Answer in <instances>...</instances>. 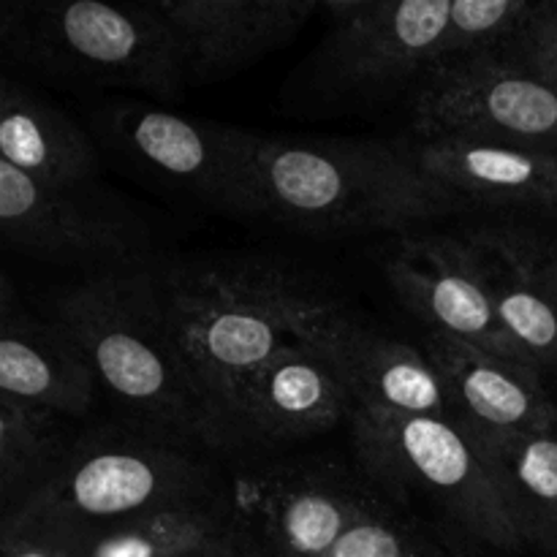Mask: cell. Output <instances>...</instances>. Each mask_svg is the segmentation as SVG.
Masks as SVG:
<instances>
[{"label":"cell","mask_w":557,"mask_h":557,"mask_svg":"<svg viewBox=\"0 0 557 557\" xmlns=\"http://www.w3.org/2000/svg\"><path fill=\"white\" fill-rule=\"evenodd\" d=\"M54 319L74 332L134 430L183 449L232 446L172 330L150 261L60 292Z\"/></svg>","instance_id":"obj_1"},{"label":"cell","mask_w":557,"mask_h":557,"mask_svg":"<svg viewBox=\"0 0 557 557\" xmlns=\"http://www.w3.org/2000/svg\"><path fill=\"white\" fill-rule=\"evenodd\" d=\"M152 275L232 446L234 400L245 381L341 308L292 272L256 261H169L152 264Z\"/></svg>","instance_id":"obj_2"},{"label":"cell","mask_w":557,"mask_h":557,"mask_svg":"<svg viewBox=\"0 0 557 557\" xmlns=\"http://www.w3.org/2000/svg\"><path fill=\"white\" fill-rule=\"evenodd\" d=\"M261 215L302 232H403L471 207L400 141H297L259 136Z\"/></svg>","instance_id":"obj_3"},{"label":"cell","mask_w":557,"mask_h":557,"mask_svg":"<svg viewBox=\"0 0 557 557\" xmlns=\"http://www.w3.org/2000/svg\"><path fill=\"white\" fill-rule=\"evenodd\" d=\"M0 41L11 58L54 79L125 87L156 98H180L188 87L172 33L150 3L5 5Z\"/></svg>","instance_id":"obj_4"},{"label":"cell","mask_w":557,"mask_h":557,"mask_svg":"<svg viewBox=\"0 0 557 557\" xmlns=\"http://www.w3.org/2000/svg\"><path fill=\"white\" fill-rule=\"evenodd\" d=\"M207 493V471L188 449L141 430H103L74 441L52 479L3 525L85 533Z\"/></svg>","instance_id":"obj_5"},{"label":"cell","mask_w":557,"mask_h":557,"mask_svg":"<svg viewBox=\"0 0 557 557\" xmlns=\"http://www.w3.org/2000/svg\"><path fill=\"white\" fill-rule=\"evenodd\" d=\"M351 424L359 466L370 479L386 490L424 495L479 544L522 547L493 462L460 422L357 408Z\"/></svg>","instance_id":"obj_6"},{"label":"cell","mask_w":557,"mask_h":557,"mask_svg":"<svg viewBox=\"0 0 557 557\" xmlns=\"http://www.w3.org/2000/svg\"><path fill=\"white\" fill-rule=\"evenodd\" d=\"M96 128L120 158L156 183L188 194L212 210L261 218L256 134L145 103L101 107Z\"/></svg>","instance_id":"obj_7"},{"label":"cell","mask_w":557,"mask_h":557,"mask_svg":"<svg viewBox=\"0 0 557 557\" xmlns=\"http://www.w3.org/2000/svg\"><path fill=\"white\" fill-rule=\"evenodd\" d=\"M413 87V136H473L557 152V85L506 54L455 60Z\"/></svg>","instance_id":"obj_8"},{"label":"cell","mask_w":557,"mask_h":557,"mask_svg":"<svg viewBox=\"0 0 557 557\" xmlns=\"http://www.w3.org/2000/svg\"><path fill=\"white\" fill-rule=\"evenodd\" d=\"M326 82L346 90L419 85L430 71L460 60L455 0H324Z\"/></svg>","instance_id":"obj_9"},{"label":"cell","mask_w":557,"mask_h":557,"mask_svg":"<svg viewBox=\"0 0 557 557\" xmlns=\"http://www.w3.org/2000/svg\"><path fill=\"white\" fill-rule=\"evenodd\" d=\"M0 228L5 243L58 264H147L145 232L87 188H47L0 161Z\"/></svg>","instance_id":"obj_10"},{"label":"cell","mask_w":557,"mask_h":557,"mask_svg":"<svg viewBox=\"0 0 557 557\" xmlns=\"http://www.w3.org/2000/svg\"><path fill=\"white\" fill-rule=\"evenodd\" d=\"M386 281L430 332H444L482 351L528 364L495 315L466 234L406 237L386 259Z\"/></svg>","instance_id":"obj_11"},{"label":"cell","mask_w":557,"mask_h":557,"mask_svg":"<svg viewBox=\"0 0 557 557\" xmlns=\"http://www.w3.org/2000/svg\"><path fill=\"white\" fill-rule=\"evenodd\" d=\"M424 354L444 379L455 422L482 446H504L557 430V408L536 368L444 332L424 337Z\"/></svg>","instance_id":"obj_12"},{"label":"cell","mask_w":557,"mask_h":557,"mask_svg":"<svg viewBox=\"0 0 557 557\" xmlns=\"http://www.w3.org/2000/svg\"><path fill=\"white\" fill-rule=\"evenodd\" d=\"M180 52L185 82L223 79L286 47L324 0H150Z\"/></svg>","instance_id":"obj_13"},{"label":"cell","mask_w":557,"mask_h":557,"mask_svg":"<svg viewBox=\"0 0 557 557\" xmlns=\"http://www.w3.org/2000/svg\"><path fill=\"white\" fill-rule=\"evenodd\" d=\"M495 315L539 373L557 368V239L525 226L466 234Z\"/></svg>","instance_id":"obj_14"},{"label":"cell","mask_w":557,"mask_h":557,"mask_svg":"<svg viewBox=\"0 0 557 557\" xmlns=\"http://www.w3.org/2000/svg\"><path fill=\"white\" fill-rule=\"evenodd\" d=\"M302 346L315 348L335 364L354 406L362 411L455 419L444 379L424 348L379 335L343 308L313 326Z\"/></svg>","instance_id":"obj_15"},{"label":"cell","mask_w":557,"mask_h":557,"mask_svg":"<svg viewBox=\"0 0 557 557\" xmlns=\"http://www.w3.org/2000/svg\"><path fill=\"white\" fill-rule=\"evenodd\" d=\"M357 406L335 364L315 348L277 354L250 375L234 400V433L243 441H294L335 428Z\"/></svg>","instance_id":"obj_16"},{"label":"cell","mask_w":557,"mask_h":557,"mask_svg":"<svg viewBox=\"0 0 557 557\" xmlns=\"http://www.w3.org/2000/svg\"><path fill=\"white\" fill-rule=\"evenodd\" d=\"M413 161L468 207L557 210V152L473 136H408Z\"/></svg>","instance_id":"obj_17"},{"label":"cell","mask_w":557,"mask_h":557,"mask_svg":"<svg viewBox=\"0 0 557 557\" xmlns=\"http://www.w3.org/2000/svg\"><path fill=\"white\" fill-rule=\"evenodd\" d=\"M0 313V395L63 419L85 417L98 379L74 332L58 319L44 321L16 308L9 281H3Z\"/></svg>","instance_id":"obj_18"},{"label":"cell","mask_w":557,"mask_h":557,"mask_svg":"<svg viewBox=\"0 0 557 557\" xmlns=\"http://www.w3.org/2000/svg\"><path fill=\"white\" fill-rule=\"evenodd\" d=\"M0 161L47 188H87L98 172L87 131L11 79L0 82Z\"/></svg>","instance_id":"obj_19"},{"label":"cell","mask_w":557,"mask_h":557,"mask_svg":"<svg viewBox=\"0 0 557 557\" xmlns=\"http://www.w3.org/2000/svg\"><path fill=\"white\" fill-rule=\"evenodd\" d=\"M234 525L212 495H199L85 533L79 557H199Z\"/></svg>","instance_id":"obj_20"},{"label":"cell","mask_w":557,"mask_h":557,"mask_svg":"<svg viewBox=\"0 0 557 557\" xmlns=\"http://www.w3.org/2000/svg\"><path fill=\"white\" fill-rule=\"evenodd\" d=\"M359 495L324 479H297L261 500V539L275 557H330L354 522Z\"/></svg>","instance_id":"obj_21"},{"label":"cell","mask_w":557,"mask_h":557,"mask_svg":"<svg viewBox=\"0 0 557 557\" xmlns=\"http://www.w3.org/2000/svg\"><path fill=\"white\" fill-rule=\"evenodd\" d=\"M482 449L522 547L557 557V430Z\"/></svg>","instance_id":"obj_22"},{"label":"cell","mask_w":557,"mask_h":557,"mask_svg":"<svg viewBox=\"0 0 557 557\" xmlns=\"http://www.w3.org/2000/svg\"><path fill=\"white\" fill-rule=\"evenodd\" d=\"M74 441L65 435L63 417L16 400V397L0 395V504H3V517L14 515L58 473Z\"/></svg>","instance_id":"obj_23"},{"label":"cell","mask_w":557,"mask_h":557,"mask_svg":"<svg viewBox=\"0 0 557 557\" xmlns=\"http://www.w3.org/2000/svg\"><path fill=\"white\" fill-rule=\"evenodd\" d=\"M330 557H446L433 542L413 531L408 522L395 520L379 506L359 500L348 531L335 544Z\"/></svg>","instance_id":"obj_24"},{"label":"cell","mask_w":557,"mask_h":557,"mask_svg":"<svg viewBox=\"0 0 557 557\" xmlns=\"http://www.w3.org/2000/svg\"><path fill=\"white\" fill-rule=\"evenodd\" d=\"M500 54L557 85V0L536 3L533 14Z\"/></svg>","instance_id":"obj_25"},{"label":"cell","mask_w":557,"mask_h":557,"mask_svg":"<svg viewBox=\"0 0 557 557\" xmlns=\"http://www.w3.org/2000/svg\"><path fill=\"white\" fill-rule=\"evenodd\" d=\"M82 536L60 528L3 525L0 553L3 557H79Z\"/></svg>","instance_id":"obj_26"},{"label":"cell","mask_w":557,"mask_h":557,"mask_svg":"<svg viewBox=\"0 0 557 557\" xmlns=\"http://www.w3.org/2000/svg\"><path fill=\"white\" fill-rule=\"evenodd\" d=\"M205 557H275L261 536H253L245 528L234 525L221 544L210 549Z\"/></svg>","instance_id":"obj_27"},{"label":"cell","mask_w":557,"mask_h":557,"mask_svg":"<svg viewBox=\"0 0 557 557\" xmlns=\"http://www.w3.org/2000/svg\"><path fill=\"white\" fill-rule=\"evenodd\" d=\"M226 536H228V533H226ZM207 555V553H205ZM205 555H199V557H205Z\"/></svg>","instance_id":"obj_28"}]
</instances>
